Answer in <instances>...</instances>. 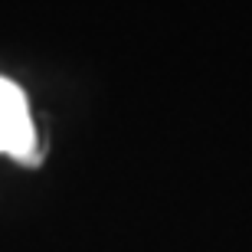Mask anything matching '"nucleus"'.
I'll return each mask as SVG.
<instances>
[{
    "instance_id": "1",
    "label": "nucleus",
    "mask_w": 252,
    "mask_h": 252,
    "mask_svg": "<svg viewBox=\"0 0 252 252\" xmlns=\"http://www.w3.org/2000/svg\"><path fill=\"white\" fill-rule=\"evenodd\" d=\"M33 151H36V131L27 95L17 82L0 75V154L33 160Z\"/></svg>"
}]
</instances>
